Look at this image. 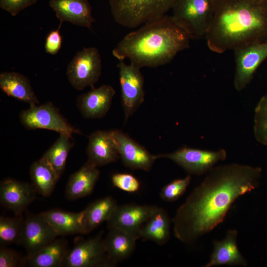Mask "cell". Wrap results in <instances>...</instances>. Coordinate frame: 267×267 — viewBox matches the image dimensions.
<instances>
[{"mask_svg": "<svg viewBox=\"0 0 267 267\" xmlns=\"http://www.w3.org/2000/svg\"><path fill=\"white\" fill-rule=\"evenodd\" d=\"M262 172L237 163L214 167L178 209L172 220L175 237L191 244L212 231L239 197L258 187Z\"/></svg>", "mask_w": 267, "mask_h": 267, "instance_id": "1", "label": "cell"}, {"mask_svg": "<svg viewBox=\"0 0 267 267\" xmlns=\"http://www.w3.org/2000/svg\"><path fill=\"white\" fill-rule=\"evenodd\" d=\"M212 1V17L205 36L211 50L222 53L267 41V0Z\"/></svg>", "mask_w": 267, "mask_h": 267, "instance_id": "2", "label": "cell"}, {"mask_svg": "<svg viewBox=\"0 0 267 267\" xmlns=\"http://www.w3.org/2000/svg\"><path fill=\"white\" fill-rule=\"evenodd\" d=\"M141 26L126 35L112 50L119 61L127 59L140 68L157 67L189 47L190 37L171 16L164 15Z\"/></svg>", "mask_w": 267, "mask_h": 267, "instance_id": "3", "label": "cell"}, {"mask_svg": "<svg viewBox=\"0 0 267 267\" xmlns=\"http://www.w3.org/2000/svg\"><path fill=\"white\" fill-rule=\"evenodd\" d=\"M115 21L130 28L161 17L177 0H108Z\"/></svg>", "mask_w": 267, "mask_h": 267, "instance_id": "4", "label": "cell"}, {"mask_svg": "<svg viewBox=\"0 0 267 267\" xmlns=\"http://www.w3.org/2000/svg\"><path fill=\"white\" fill-rule=\"evenodd\" d=\"M172 9V19L191 39L205 37L212 17V0H177Z\"/></svg>", "mask_w": 267, "mask_h": 267, "instance_id": "5", "label": "cell"}, {"mask_svg": "<svg viewBox=\"0 0 267 267\" xmlns=\"http://www.w3.org/2000/svg\"><path fill=\"white\" fill-rule=\"evenodd\" d=\"M20 122L26 129L35 130L45 129L59 134L72 135L80 134L78 130L72 126L51 102L38 105L34 104L21 111Z\"/></svg>", "mask_w": 267, "mask_h": 267, "instance_id": "6", "label": "cell"}, {"mask_svg": "<svg viewBox=\"0 0 267 267\" xmlns=\"http://www.w3.org/2000/svg\"><path fill=\"white\" fill-rule=\"evenodd\" d=\"M102 71V61L97 48L85 47L79 51L67 67L66 74L70 85L76 90L92 88Z\"/></svg>", "mask_w": 267, "mask_h": 267, "instance_id": "7", "label": "cell"}, {"mask_svg": "<svg viewBox=\"0 0 267 267\" xmlns=\"http://www.w3.org/2000/svg\"><path fill=\"white\" fill-rule=\"evenodd\" d=\"M157 157L173 161L190 175L201 176L207 174L218 162L225 160L227 152L224 149L209 150L184 146Z\"/></svg>", "mask_w": 267, "mask_h": 267, "instance_id": "8", "label": "cell"}, {"mask_svg": "<svg viewBox=\"0 0 267 267\" xmlns=\"http://www.w3.org/2000/svg\"><path fill=\"white\" fill-rule=\"evenodd\" d=\"M103 232L95 236L79 241L69 249L63 267H109L115 265L109 258L102 238Z\"/></svg>", "mask_w": 267, "mask_h": 267, "instance_id": "9", "label": "cell"}, {"mask_svg": "<svg viewBox=\"0 0 267 267\" xmlns=\"http://www.w3.org/2000/svg\"><path fill=\"white\" fill-rule=\"evenodd\" d=\"M119 82L125 122L132 116L144 100V78L140 68L124 61H119Z\"/></svg>", "mask_w": 267, "mask_h": 267, "instance_id": "10", "label": "cell"}, {"mask_svg": "<svg viewBox=\"0 0 267 267\" xmlns=\"http://www.w3.org/2000/svg\"><path fill=\"white\" fill-rule=\"evenodd\" d=\"M235 72L234 86L237 91L251 82L260 64L267 58V41L239 47L234 50Z\"/></svg>", "mask_w": 267, "mask_h": 267, "instance_id": "11", "label": "cell"}, {"mask_svg": "<svg viewBox=\"0 0 267 267\" xmlns=\"http://www.w3.org/2000/svg\"><path fill=\"white\" fill-rule=\"evenodd\" d=\"M156 207L133 203L117 205L107 221V227L123 230L137 240L140 238L142 227Z\"/></svg>", "mask_w": 267, "mask_h": 267, "instance_id": "12", "label": "cell"}, {"mask_svg": "<svg viewBox=\"0 0 267 267\" xmlns=\"http://www.w3.org/2000/svg\"><path fill=\"white\" fill-rule=\"evenodd\" d=\"M111 131L123 164L133 170L149 171L157 159V155L151 154L144 147L122 131L119 130Z\"/></svg>", "mask_w": 267, "mask_h": 267, "instance_id": "13", "label": "cell"}, {"mask_svg": "<svg viewBox=\"0 0 267 267\" xmlns=\"http://www.w3.org/2000/svg\"><path fill=\"white\" fill-rule=\"evenodd\" d=\"M58 234L40 214H28L25 219L21 245L27 255L33 254L48 245Z\"/></svg>", "mask_w": 267, "mask_h": 267, "instance_id": "14", "label": "cell"}, {"mask_svg": "<svg viewBox=\"0 0 267 267\" xmlns=\"http://www.w3.org/2000/svg\"><path fill=\"white\" fill-rule=\"evenodd\" d=\"M37 193L31 183L7 178L0 184V203L12 211L15 216L22 215Z\"/></svg>", "mask_w": 267, "mask_h": 267, "instance_id": "15", "label": "cell"}, {"mask_svg": "<svg viewBox=\"0 0 267 267\" xmlns=\"http://www.w3.org/2000/svg\"><path fill=\"white\" fill-rule=\"evenodd\" d=\"M91 89L78 97L77 107L85 118H102L110 109L115 90L109 85Z\"/></svg>", "mask_w": 267, "mask_h": 267, "instance_id": "16", "label": "cell"}, {"mask_svg": "<svg viewBox=\"0 0 267 267\" xmlns=\"http://www.w3.org/2000/svg\"><path fill=\"white\" fill-rule=\"evenodd\" d=\"M49 6L55 12L59 24L67 22L90 29L94 22L88 0H50Z\"/></svg>", "mask_w": 267, "mask_h": 267, "instance_id": "17", "label": "cell"}, {"mask_svg": "<svg viewBox=\"0 0 267 267\" xmlns=\"http://www.w3.org/2000/svg\"><path fill=\"white\" fill-rule=\"evenodd\" d=\"M238 231L229 229L225 238L213 242V250L209 262L203 267L226 265L246 267L248 263L240 252L237 242Z\"/></svg>", "mask_w": 267, "mask_h": 267, "instance_id": "18", "label": "cell"}, {"mask_svg": "<svg viewBox=\"0 0 267 267\" xmlns=\"http://www.w3.org/2000/svg\"><path fill=\"white\" fill-rule=\"evenodd\" d=\"M88 160L100 167L116 162L120 156L111 131H96L89 137L87 147Z\"/></svg>", "mask_w": 267, "mask_h": 267, "instance_id": "19", "label": "cell"}, {"mask_svg": "<svg viewBox=\"0 0 267 267\" xmlns=\"http://www.w3.org/2000/svg\"><path fill=\"white\" fill-rule=\"evenodd\" d=\"M100 173L97 167L87 161L68 180L65 193L70 200H77L90 195L98 179Z\"/></svg>", "mask_w": 267, "mask_h": 267, "instance_id": "20", "label": "cell"}, {"mask_svg": "<svg viewBox=\"0 0 267 267\" xmlns=\"http://www.w3.org/2000/svg\"><path fill=\"white\" fill-rule=\"evenodd\" d=\"M69 249L64 239L56 238L36 253L22 259V266L31 267H63Z\"/></svg>", "mask_w": 267, "mask_h": 267, "instance_id": "21", "label": "cell"}, {"mask_svg": "<svg viewBox=\"0 0 267 267\" xmlns=\"http://www.w3.org/2000/svg\"><path fill=\"white\" fill-rule=\"evenodd\" d=\"M0 89L8 96L27 103L30 105L39 103L29 80L19 73H0Z\"/></svg>", "mask_w": 267, "mask_h": 267, "instance_id": "22", "label": "cell"}, {"mask_svg": "<svg viewBox=\"0 0 267 267\" xmlns=\"http://www.w3.org/2000/svg\"><path fill=\"white\" fill-rule=\"evenodd\" d=\"M58 235L83 234L84 211L70 212L52 209L41 213Z\"/></svg>", "mask_w": 267, "mask_h": 267, "instance_id": "23", "label": "cell"}, {"mask_svg": "<svg viewBox=\"0 0 267 267\" xmlns=\"http://www.w3.org/2000/svg\"><path fill=\"white\" fill-rule=\"evenodd\" d=\"M137 240L127 232L112 228L104 239L107 255L116 265L128 258L134 252Z\"/></svg>", "mask_w": 267, "mask_h": 267, "instance_id": "24", "label": "cell"}, {"mask_svg": "<svg viewBox=\"0 0 267 267\" xmlns=\"http://www.w3.org/2000/svg\"><path fill=\"white\" fill-rule=\"evenodd\" d=\"M171 221L167 211L156 207L144 224L140 232V238L163 245L170 240Z\"/></svg>", "mask_w": 267, "mask_h": 267, "instance_id": "25", "label": "cell"}, {"mask_svg": "<svg viewBox=\"0 0 267 267\" xmlns=\"http://www.w3.org/2000/svg\"><path fill=\"white\" fill-rule=\"evenodd\" d=\"M29 172L31 183L37 193L49 196L60 178L51 165L42 156L31 164Z\"/></svg>", "mask_w": 267, "mask_h": 267, "instance_id": "26", "label": "cell"}, {"mask_svg": "<svg viewBox=\"0 0 267 267\" xmlns=\"http://www.w3.org/2000/svg\"><path fill=\"white\" fill-rule=\"evenodd\" d=\"M117 205L116 200L110 196L89 204L84 210L83 234L89 233L107 222Z\"/></svg>", "mask_w": 267, "mask_h": 267, "instance_id": "27", "label": "cell"}, {"mask_svg": "<svg viewBox=\"0 0 267 267\" xmlns=\"http://www.w3.org/2000/svg\"><path fill=\"white\" fill-rule=\"evenodd\" d=\"M59 134L58 138L43 157L61 177L65 170L67 159L74 142L72 135L67 134Z\"/></svg>", "mask_w": 267, "mask_h": 267, "instance_id": "28", "label": "cell"}, {"mask_svg": "<svg viewBox=\"0 0 267 267\" xmlns=\"http://www.w3.org/2000/svg\"><path fill=\"white\" fill-rule=\"evenodd\" d=\"M25 219L22 215L14 218H0V244L1 246L16 244L21 245Z\"/></svg>", "mask_w": 267, "mask_h": 267, "instance_id": "29", "label": "cell"}, {"mask_svg": "<svg viewBox=\"0 0 267 267\" xmlns=\"http://www.w3.org/2000/svg\"><path fill=\"white\" fill-rule=\"evenodd\" d=\"M253 131L257 141L267 146V93L261 97L255 109Z\"/></svg>", "mask_w": 267, "mask_h": 267, "instance_id": "30", "label": "cell"}, {"mask_svg": "<svg viewBox=\"0 0 267 267\" xmlns=\"http://www.w3.org/2000/svg\"><path fill=\"white\" fill-rule=\"evenodd\" d=\"M191 180L190 175L184 178L176 179L164 186L160 192V198L166 202H173L186 191Z\"/></svg>", "mask_w": 267, "mask_h": 267, "instance_id": "31", "label": "cell"}, {"mask_svg": "<svg viewBox=\"0 0 267 267\" xmlns=\"http://www.w3.org/2000/svg\"><path fill=\"white\" fill-rule=\"evenodd\" d=\"M113 185L127 192L137 191L140 188L139 180L133 175L128 173H116L111 177Z\"/></svg>", "mask_w": 267, "mask_h": 267, "instance_id": "32", "label": "cell"}, {"mask_svg": "<svg viewBox=\"0 0 267 267\" xmlns=\"http://www.w3.org/2000/svg\"><path fill=\"white\" fill-rule=\"evenodd\" d=\"M23 258L14 250L1 246L0 248V267H22Z\"/></svg>", "mask_w": 267, "mask_h": 267, "instance_id": "33", "label": "cell"}, {"mask_svg": "<svg viewBox=\"0 0 267 267\" xmlns=\"http://www.w3.org/2000/svg\"><path fill=\"white\" fill-rule=\"evenodd\" d=\"M61 25L59 24L58 28L51 30L46 36L44 49L45 52L48 54H56L61 47L62 37L60 33Z\"/></svg>", "mask_w": 267, "mask_h": 267, "instance_id": "34", "label": "cell"}, {"mask_svg": "<svg viewBox=\"0 0 267 267\" xmlns=\"http://www.w3.org/2000/svg\"><path fill=\"white\" fill-rule=\"evenodd\" d=\"M38 0H0V7L12 16L35 4Z\"/></svg>", "mask_w": 267, "mask_h": 267, "instance_id": "35", "label": "cell"}]
</instances>
